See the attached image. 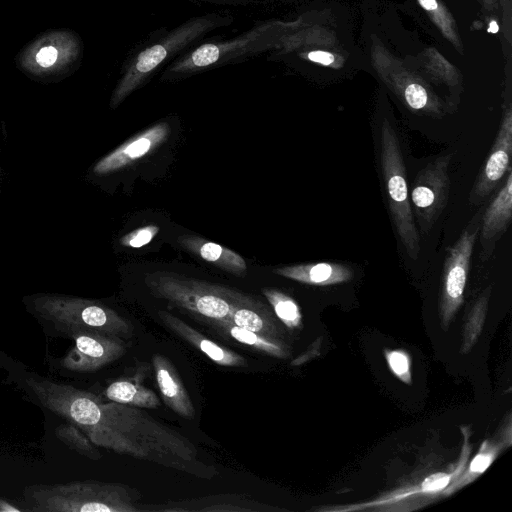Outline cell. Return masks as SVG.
Returning <instances> with one entry per match:
<instances>
[{"label":"cell","instance_id":"obj_15","mask_svg":"<svg viewBox=\"0 0 512 512\" xmlns=\"http://www.w3.org/2000/svg\"><path fill=\"white\" fill-rule=\"evenodd\" d=\"M158 317L169 330L199 349L218 365L226 367L247 366V360L243 356L206 338L175 315L160 310L158 311Z\"/></svg>","mask_w":512,"mask_h":512},{"label":"cell","instance_id":"obj_10","mask_svg":"<svg viewBox=\"0 0 512 512\" xmlns=\"http://www.w3.org/2000/svg\"><path fill=\"white\" fill-rule=\"evenodd\" d=\"M277 24H261L228 41L205 43L181 58L169 69L171 73H190L218 62L263 50L271 46V35Z\"/></svg>","mask_w":512,"mask_h":512},{"label":"cell","instance_id":"obj_27","mask_svg":"<svg viewBox=\"0 0 512 512\" xmlns=\"http://www.w3.org/2000/svg\"><path fill=\"white\" fill-rule=\"evenodd\" d=\"M385 357L391 372L402 382L411 384V360L409 354L403 350H386Z\"/></svg>","mask_w":512,"mask_h":512},{"label":"cell","instance_id":"obj_12","mask_svg":"<svg viewBox=\"0 0 512 512\" xmlns=\"http://www.w3.org/2000/svg\"><path fill=\"white\" fill-rule=\"evenodd\" d=\"M512 152V112L504 111L489 155L472 187L469 201L477 204L486 198L506 176Z\"/></svg>","mask_w":512,"mask_h":512},{"label":"cell","instance_id":"obj_26","mask_svg":"<svg viewBox=\"0 0 512 512\" xmlns=\"http://www.w3.org/2000/svg\"><path fill=\"white\" fill-rule=\"evenodd\" d=\"M491 287H488L474 303L465 327L462 353H468L477 340L484 322Z\"/></svg>","mask_w":512,"mask_h":512},{"label":"cell","instance_id":"obj_13","mask_svg":"<svg viewBox=\"0 0 512 512\" xmlns=\"http://www.w3.org/2000/svg\"><path fill=\"white\" fill-rule=\"evenodd\" d=\"M169 132L170 127L166 122L147 128L99 159L92 167L91 174L103 177L129 166L161 145Z\"/></svg>","mask_w":512,"mask_h":512},{"label":"cell","instance_id":"obj_32","mask_svg":"<svg viewBox=\"0 0 512 512\" xmlns=\"http://www.w3.org/2000/svg\"><path fill=\"white\" fill-rule=\"evenodd\" d=\"M0 511H1V500H0Z\"/></svg>","mask_w":512,"mask_h":512},{"label":"cell","instance_id":"obj_23","mask_svg":"<svg viewBox=\"0 0 512 512\" xmlns=\"http://www.w3.org/2000/svg\"><path fill=\"white\" fill-rule=\"evenodd\" d=\"M500 449L501 447L499 444L485 441L477 455L473 458L468 469L463 471L464 473H461L457 479H455L456 481H454L451 485L448 486V488H446L443 494H451L476 479L491 465V463L497 457Z\"/></svg>","mask_w":512,"mask_h":512},{"label":"cell","instance_id":"obj_19","mask_svg":"<svg viewBox=\"0 0 512 512\" xmlns=\"http://www.w3.org/2000/svg\"><path fill=\"white\" fill-rule=\"evenodd\" d=\"M229 322L267 337L278 339L280 328L270 310L253 296L245 294L234 307Z\"/></svg>","mask_w":512,"mask_h":512},{"label":"cell","instance_id":"obj_17","mask_svg":"<svg viewBox=\"0 0 512 512\" xmlns=\"http://www.w3.org/2000/svg\"><path fill=\"white\" fill-rule=\"evenodd\" d=\"M273 272L284 278L317 286L335 285L350 281L354 271L343 264L320 262L275 268Z\"/></svg>","mask_w":512,"mask_h":512},{"label":"cell","instance_id":"obj_24","mask_svg":"<svg viewBox=\"0 0 512 512\" xmlns=\"http://www.w3.org/2000/svg\"><path fill=\"white\" fill-rule=\"evenodd\" d=\"M262 293L270 303L276 316L285 326L290 329L301 327V311L293 298L274 288H263Z\"/></svg>","mask_w":512,"mask_h":512},{"label":"cell","instance_id":"obj_25","mask_svg":"<svg viewBox=\"0 0 512 512\" xmlns=\"http://www.w3.org/2000/svg\"><path fill=\"white\" fill-rule=\"evenodd\" d=\"M55 435L70 449L89 459L99 460L102 457L100 451L96 448L97 446L88 436L79 427L69 421L59 425L55 429Z\"/></svg>","mask_w":512,"mask_h":512},{"label":"cell","instance_id":"obj_6","mask_svg":"<svg viewBox=\"0 0 512 512\" xmlns=\"http://www.w3.org/2000/svg\"><path fill=\"white\" fill-rule=\"evenodd\" d=\"M218 24L211 16L194 18L141 51L131 61L115 87L110 100L111 108H117L169 56Z\"/></svg>","mask_w":512,"mask_h":512},{"label":"cell","instance_id":"obj_7","mask_svg":"<svg viewBox=\"0 0 512 512\" xmlns=\"http://www.w3.org/2000/svg\"><path fill=\"white\" fill-rule=\"evenodd\" d=\"M80 37L69 29H54L27 44L17 56V65L28 76L41 80L64 77L82 56Z\"/></svg>","mask_w":512,"mask_h":512},{"label":"cell","instance_id":"obj_21","mask_svg":"<svg viewBox=\"0 0 512 512\" xmlns=\"http://www.w3.org/2000/svg\"><path fill=\"white\" fill-rule=\"evenodd\" d=\"M214 328L220 329L223 334L233 340L250 346L268 355L284 358L288 355L284 344L278 339L267 337L246 328L238 327L229 321L213 322Z\"/></svg>","mask_w":512,"mask_h":512},{"label":"cell","instance_id":"obj_22","mask_svg":"<svg viewBox=\"0 0 512 512\" xmlns=\"http://www.w3.org/2000/svg\"><path fill=\"white\" fill-rule=\"evenodd\" d=\"M105 395L110 401L139 408H156L160 405L157 395L152 390L130 380L112 382L106 388Z\"/></svg>","mask_w":512,"mask_h":512},{"label":"cell","instance_id":"obj_18","mask_svg":"<svg viewBox=\"0 0 512 512\" xmlns=\"http://www.w3.org/2000/svg\"><path fill=\"white\" fill-rule=\"evenodd\" d=\"M178 242L188 252L215 264L222 270L235 275H244L247 271L245 260L238 253L220 244L195 235H182Z\"/></svg>","mask_w":512,"mask_h":512},{"label":"cell","instance_id":"obj_1","mask_svg":"<svg viewBox=\"0 0 512 512\" xmlns=\"http://www.w3.org/2000/svg\"><path fill=\"white\" fill-rule=\"evenodd\" d=\"M62 415L96 446L190 473L197 464V449L188 438L134 406L105 403L75 388L64 401Z\"/></svg>","mask_w":512,"mask_h":512},{"label":"cell","instance_id":"obj_28","mask_svg":"<svg viewBox=\"0 0 512 512\" xmlns=\"http://www.w3.org/2000/svg\"><path fill=\"white\" fill-rule=\"evenodd\" d=\"M156 225H147L133 230L120 239V244L125 247L139 248L148 244L159 232Z\"/></svg>","mask_w":512,"mask_h":512},{"label":"cell","instance_id":"obj_2","mask_svg":"<svg viewBox=\"0 0 512 512\" xmlns=\"http://www.w3.org/2000/svg\"><path fill=\"white\" fill-rule=\"evenodd\" d=\"M35 512H137L139 494L127 485L95 480L32 485L24 490Z\"/></svg>","mask_w":512,"mask_h":512},{"label":"cell","instance_id":"obj_9","mask_svg":"<svg viewBox=\"0 0 512 512\" xmlns=\"http://www.w3.org/2000/svg\"><path fill=\"white\" fill-rule=\"evenodd\" d=\"M452 156V153L438 156L419 171L412 184L410 204L414 209L413 215L419 229L423 233H427L433 227L447 205Z\"/></svg>","mask_w":512,"mask_h":512},{"label":"cell","instance_id":"obj_5","mask_svg":"<svg viewBox=\"0 0 512 512\" xmlns=\"http://www.w3.org/2000/svg\"><path fill=\"white\" fill-rule=\"evenodd\" d=\"M380 161L393 225L408 256L417 260L420 238L410 204L403 154L398 136L387 121L380 133Z\"/></svg>","mask_w":512,"mask_h":512},{"label":"cell","instance_id":"obj_3","mask_svg":"<svg viewBox=\"0 0 512 512\" xmlns=\"http://www.w3.org/2000/svg\"><path fill=\"white\" fill-rule=\"evenodd\" d=\"M25 303L33 315L66 336L73 331H94L122 339L130 337L133 331L125 318L99 301L37 293L25 297Z\"/></svg>","mask_w":512,"mask_h":512},{"label":"cell","instance_id":"obj_8","mask_svg":"<svg viewBox=\"0 0 512 512\" xmlns=\"http://www.w3.org/2000/svg\"><path fill=\"white\" fill-rule=\"evenodd\" d=\"M480 211L471 219L456 242L448 249L439 297L441 326L447 330L463 302L475 241L480 230Z\"/></svg>","mask_w":512,"mask_h":512},{"label":"cell","instance_id":"obj_31","mask_svg":"<svg viewBox=\"0 0 512 512\" xmlns=\"http://www.w3.org/2000/svg\"><path fill=\"white\" fill-rule=\"evenodd\" d=\"M1 182H2V169L0 165V193H1Z\"/></svg>","mask_w":512,"mask_h":512},{"label":"cell","instance_id":"obj_14","mask_svg":"<svg viewBox=\"0 0 512 512\" xmlns=\"http://www.w3.org/2000/svg\"><path fill=\"white\" fill-rule=\"evenodd\" d=\"M512 218V169L506 174L502 188L481 216L482 258L489 259L496 242L506 232Z\"/></svg>","mask_w":512,"mask_h":512},{"label":"cell","instance_id":"obj_4","mask_svg":"<svg viewBox=\"0 0 512 512\" xmlns=\"http://www.w3.org/2000/svg\"><path fill=\"white\" fill-rule=\"evenodd\" d=\"M144 281L155 297L211 323L229 321L234 307L245 296V293L232 288L174 272H152L145 276Z\"/></svg>","mask_w":512,"mask_h":512},{"label":"cell","instance_id":"obj_20","mask_svg":"<svg viewBox=\"0 0 512 512\" xmlns=\"http://www.w3.org/2000/svg\"><path fill=\"white\" fill-rule=\"evenodd\" d=\"M463 431V435L465 436V441L463 444L462 449V455L460 458V461L457 465L456 470L451 474H444V473H436L433 475H430L427 477L421 484L415 487L408 488V490H403L401 492H395L391 496L373 501L367 504L359 505L356 507H346V508H340L338 510H356V509H363L365 507L369 506H375V505H382L383 503H395L401 499H404L406 497H410L413 495L418 494H431L436 492H441L443 489H445L446 486L449 485L450 481L453 478H457L461 472L465 469V464L468 459L469 453H470V446L468 445V433L467 428L461 427Z\"/></svg>","mask_w":512,"mask_h":512},{"label":"cell","instance_id":"obj_11","mask_svg":"<svg viewBox=\"0 0 512 512\" xmlns=\"http://www.w3.org/2000/svg\"><path fill=\"white\" fill-rule=\"evenodd\" d=\"M67 336L74 346L61 359L63 368L74 372H92L125 353L122 339L94 331H73Z\"/></svg>","mask_w":512,"mask_h":512},{"label":"cell","instance_id":"obj_29","mask_svg":"<svg viewBox=\"0 0 512 512\" xmlns=\"http://www.w3.org/2000/svg\"><path fill=\"white\" fill-rule=\"evenodd\" d=\"M307 57L313 62L326 66L332 64L334 61V56L331 53L320 50L309 52Z\"/></svg>","mask_w":512,"mask_h":512},{"label":"cell","instance_id":"obj_30","mask_svg":"<svg viewBox=\"0 0 512 512\" xmlns=\"http://www.w3.org/2000/svg\"><path fill=\"white\" fill-rule=\"evenodd\" d=\"M418 2L427 11H434L438 8L436 0H418Z\"/></svg>","mask_w":512,"mask_h":512},{"label":"cell","instance_id":"obj_16","mask_svg":"<svg viewBox=\"0 0 512 512\" xmlns=\"http://www.w3.org/2000/svg\"><path fill=\"white\" fill-rule=\"evenodd\" d=\"M156 381L166 405L185 419H193L195 408L175 367L160 354L153 356Z\"/></svg>","mask_w":512,"mask_h":512}]
</instances>
